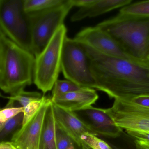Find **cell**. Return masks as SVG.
<instances>
[{"label": "cell", "instance_id": "cell-10", "mask_svg": "<svg viewBox=\"0 0 149 149\" xmlns=\"http://www.w3.org/2000/svg\"><path fill=\"white\" fill-rule=\"evenodd\" d=\"M72 112L96 136L115 138L123 132L104 109L91 106Z\"/></svg>", "mask_w": 149, "mask_h": 149}, {"label": "cell", "instance_id": "cell-19", "mask_svg": "<svg viewBox=\"0 0 149 149\" xmlns=\"http://www.w3.org/2000/svg\"><path fill=\"white\" fill-rule=\"evenodd\" d=\"M42 97L41 94L38 92H26L23 90L5 98L8 99L9 100L17 102L20 104V106L24 108L31 102L39 100Z\"/></svg>", "mask_w": 149, "mask_h": 149}, {"label": "cell", "instance_id": "cell-8", "mask_svg": "<svg viewBox=\"0 0 149 149\" xmlns=\"http://www.w3.org/2000/svg\"><path fill=\"white\" fill-rule=\"evenodd\" d=\"M104 109L116 125L123 130L149 133V108L127 101L115 99L112 107Z\"/></svg>", "mask_w": 149, "mask_h": 149}, {"label": "cell", "instance_id": "cell-4", "mask_svg": "<svg viewBox=\"0 0 149 149\" xmlns=\"http://www.w3.org/2000/svg\"><path fill=\"white\" fill-rule=\"evenodd\" d=\"M67 31L65 24L60 26L46 47L35 57L33 82L44 94L52 90L61 72L62 50Z\"/></svg>", "mask_w": 149, "mask_h": 149}, {"label": "cell", "instance_id": "cell-23", "mask_svg": "<svg viewBox=\"0 0 149 149\" xmlns=\"http://www.w3.org/2000/svg\"><path fill=\"white\" fill-rule=\"evenodd\" d=\"M56 149H79L72 139L56 123Z\"/></svg>", "mask_w": 149, "mask_h": 149}, {"label": "cell", "instance_id": "cell-6", "mask_svg": "<svg viewBox=\"0 0 149 149\" xmlns=\"http://www.w3.org/2000/svg\"><path fill=\"white\" fill-rule=\"evenodd\" d=\"M61 71L67 80L83 87L95 89V82L89 58L82 45L74 38H65L62 50Z\"/></svg>", "mask_w": 149, "mask_h": 149}, {"label": "cell", "instance_id": "cell-21", "mask_svg": "<svg viewBox=\"0 0 149 149\" xmlns=\"http://www.w3.org/2000/svg\"><path fill=\"white\" fill-rule=\"evenodd\" d=\"M127 134L123 132L120 136L115 138L99 136L100 138L107 143L113 149H137L134 143V139L133 143L129 142L130 136H129L128 142H127Z\"/></svg>", "mask_w": 149, "mask_h": 149}, {"label": "cell", "instance_id": "cell-2", "mask_svg": "<svg viewBox=\"0 0 149 149\" xmlns=\"http://www.w3.org/2000/svg\"><path fill=\"white\" fill-rule=\"evenodd\" d=\"M97 26L107 32L129 56L149 64L146 57L149 42V17L118 13Z\"/></svg>", "mask_w": 149, "mask_h": 149}, {"label": "cell", "instance_id": "cell-29", "mask_svg": "<svg viewBox=\"0 0 149 149\" xmlns=\"http://www.w3.org/2000/svg\"><path fill=\"white\" fill-rule=\"evenodd\" d=\"M134 143L137 149H149V142L143 140H135Z\"/></svg>", "mask_w": 149, "mask_h": 149}, {"label": "cell", "instance_id": "cell-33", "mask_svg": "<svg viewBox=\"0 0 149 149\" xmlns=\"http://www.w3.org/2000/svg\"><path fill=\"white\" fill-rule=\"evenodd\" d=\"M148 60H149V57L148 58Z\"/></svg>", "mask_w": 149, "mask_h": 149}, {"label": "cell", "instance_id": "cell-16", "mask_svg": "<svg viewBox=\"0 0 149 149\" xmlns=\"http://www.w3.org/2000/svg\"><path fill=\"white\" fill-rule=\"evenodd\" d=\"M67 0H23V8L27 14L41 13L65 3Z\"/></svg>", "mask_w": 149, "mask_h": 149}, {"label": "cell", "instance_id": "cell-14", "mask_svg": "<svg viewBox=\"0 0 149 149\" xmlns=\"http://www.w3.org/2000/svg\"><path fill=\"white\" fill-rule=\"evenodd\" d=\"M132 0H95L87 7L80 8L71 17L72 22L96 17L132 3Z\"/></svg>", "mask_w": 149, "mask_h": 149}, {"label": "cell", "instance_id": "cell-13", "mask_svg": "<svg viewBox=\"0 0 149 149\" xmlns=\"http://www.w3.org/2000/svg\"><path fill=\"white\" fill-rule=\"evenodd\" d=\"M98 98L99 96L95 89L85 87L79 91L51 98V100L56 106L72 112L91 106Z\"/></svg>", "mask_w": 149, "mask_h": 149}, {"label": "cell", "instance_id": "cell-32", "mask_svg": "<svg viewBox=\"0 0 149 149\" xmlns=\"http://www.w3.org/2000/svg\"><path fill=\"white\" fill-rule=\"evenodd\" d=\"M146 57H147V59H148V58L149 57V42L148 44V46H147V51H146Z\"/></svg>", "mask_w": 149, "mask_h": 149}, {"label": "cell", "instance_id": "cell-30", "mask_svg": "<svg viewBox=\"0 0 149 149\" xmlns=\"http://www.w3.org/2000/svg\"><path fill=\"white\" fill-rule=\"evenodd\" d=\"M0 149H18L15 144L10 141L0 143Z\"/></svg>", "mask_w": 149, "mask_h": 149}, {"label": "cell", "instance_id": "cell-7", "mask_svg": "<svg viewBox=\"0 0 149 149\" xmlns=\"http://www.w3.org/2000/svg\"><path fill=\"white\" fill-rule=\"evenodd\" d=\"M73 6L71 0L41 13L29 14L31 23V52L35 57L49 43Z\"/></svg>", "mask_w": 149, "mask_h": 149}, {"label": "cell", "instance_id": "cell-22", "mask_svg": "<svg viewBox=\"0 0 149 149\" xmlns=\"http://www.w3.org/2000/svg\"><path fill=\"white\" fill-rule=\"evenodd\" d=\"M15 103L14 101L9 100L6 106L0 109V129L7 121L20 113H23L24 108L15 106Z\"/></svg>", "mask_w": 149, "mask_h": 149}, {"label": "cell", "instance_id": "cell-34", "mask_svg": "<svg viewBox=\"0 0 149 149\" xmlns=\"http://www.w3.org/2000/svg\"><path fill=\"white\" fill-rule=\"evenodd\" d=\"M91 149V148H90V149Z\"/></svg>", "mask_w": 149, "mask_h": 149}, {"label": "cell", "instance_id": "cell-35", "mask_svg": "<svg viewBox=\"0 0 149 149\" xmlns=\"http://www.w3.org/2000/svg\"><path fill=\"white\" fill-rule=\"evenodd\" d=\"M0 109H1V108H0Z\"/></svg>", "mask_w": 149, "mask_h": 149}, {"label": "cell", "instance_id": "cell-18", "mask_svg": "<svg viewBox=\"0 0 149 149\" xmlns=\"http://www.w3.org/2000/svg\"><path fill=\"white\" fill-rule=\"evenodd\" d=\"M119 13L128 15L149 17V0L130 3L122 8Z\"/></svg>", "mask_w": 149, "mask_h": 149}, {"label": "cell", "instance_id": "cell-15", "mask_svg": "<svg viewBox=\"0 0 149 149\" xmlns=\"http://www.w3.org/2000/svg\"><path fill=\"white\" fill-rule=\"evenodd\" d=\"M39 149H56V122L52 100L46 110L43 123Z\"/></svg>", "mask_w": 149, "mask_h": 149}, {"label": "cell", "instance_id": "cell-9", "mask_svg": "<svg viewBox=\"0 0 149 149\" xmlns=\"http://www.w3.org/2000/svg\"><path fill=\"white\" fill-rule=\"evenodd\" d=\"M73 38L79 43L88 46L101 54L149 65V64L140 62L127 54L107 32L97 25L84 28L78 32Z\"/></svg>", "mask_w": 149, "mask_h": 149}, {"label": "cell", "instance_id": "cell-25", "mask_svg": "<svg viewBox=\"0 0 149 149\" xmlns=\"http://www.w3.org/2000/svg\"><path fill=\"white\" fill-rule=\"evenodd\" d=\"M81 139L84 143L92 149H113L104 140L92 134L85 133Z\"/></svg>", "mask_w": 149, "mask_h": 149}, {"label": "cell", "instance_id": "cell-20", "mask_svg": "<svg viewBox=\"0 0 149 149\" xmlns=\"http://www.w3.org/2000/svg\"><path fill=\"white\" fill-rule=\"evenodd\" d=\"M85 87H81L69 80H58L54 84L52 89L51 98H54L68 93L79 91Z\"/></svg>", "mask_w": 149, "mask_h": 149}, {"label": "cell", "instance_id": "cell-17", "mask_svg": "<svg viewBox=\"0 0 149 149\" xmlns=\"http://www.w3.org/2000/svg\"><path fill=\"white\" fill-rule=\"evenodd\" d=\"M23 113H20L7 121L0 129V143L7 142L9 137L12 136L21 127L23 120Z\"/></svg>", "mask_w": 149, "mask_h": 149}, {"label": "cell", "instance_id": "cell-26", "mask_svg": "<svg viewBox=\"0 0 149 149\" xmlns=\"http://www.w3.org/2000/svg\"><path fill=\"white\" fill-rule=\"evenodd\" d=\"M128 101L140 106L149 108V95H140L134 97Z\"/></svg>", "mask_w": 149, "mask_h": 149}, {"label": "cell", "instance_id": "cell-12", "mask_svg": "<svg viewBox=\"0 0 149 149\" xmlns=\"http://www.w3.org/2000/svg\"><path fill=\"white\" fill-rule=\"evenodd\" d=\"M52 106L57 125L72 139L78 148L90 149L82 141L81 137L85 133L94 135L93 132L71 111L63 109L55 105L53 102Z\"/></svg>", "mask_w": 149, "mask_h": 149}, {"label": "cell", "instance_id": "cell-1", "mask_svg": "<svg viewBox=\"0 0 149 149\" xmlns=\"http://www.w3.org/2000/svg\"><path fill=\"white\" fill-rule=\"evenodd\" d=\"M81 45L89 58L95 89L110 98L127 101L149 95V65L104 55Z\"/></svg>", "mask_w": 149, "mask_h": 149}, {"label": "cell", "instance_id": "cell-11", "mask_svg": "<svg viewBox=\"0 0 149 149\" xmlns=\"http://www.w3.org/2000/svg\"><path fill=\"white\" fill-rule=\"evenodd\" d=\"M51 101L47 98L35 116L12 136L10 142L18 149H39L40 136L46 110Z\"/></svg>", "mask_w": 149, "mask_h": 149}, {"label": "cell", "instance_id": "cell-24", "mask_svg": "<svg viewBox=\"0 0 149 149\" xmlns=\"http://www.w3.org/2000/svg\"><path fill=\"white\" fill-rule=\"evenodd\" d=\"M47 98L45 96H43L41 99L32 101L24 108L23 120L22 127L27 124L35 116L42 106Z\"/></svg>", "mask_w": 149, "mask_h": 149}, {"label": "cell", "instance_id": "cell-5", "mask_svg": "<svg viewBox=\"0 0 149 149\" xmlns=\"http://www.w3.org/2000/svg\"><path fill=\"white\" fill-rule=\"evenodd\" d=\"M0 29L8 38L31 52L30 17L24 10L23 0H0Z\"/></svg>", "mask_w": 149, "mask_h": 149}, {"label": "cell", "instance_id": "cell-31", "mask_svg": "<svg viewBox=\"0 0 149 149\" xmlns=\"http://www.w3.org/2000/svg\"><path fill=\"white\" fill-rule=\"evenodd\" d=\"M6 36L3 34V32L0 29V42L1 41L2 39Z\"/></svg>", "mask_w": 149, "mask_h": 149}, {"label": "cell", "instance_id": "cell-28", "mask_svg": "<svg viewBox=\"0 0 149 149\" xmlns=\"http://www.w3.org/2000/svg\"><path fill=\"white\" fill-rule=\"evenodd\" d=\"M95 0H71L73 7L80 8H84L90 5Z\"/></svg>", "mask_w": 149, "mask_h": 149}, {"label": "cell", "instance_id": "cell-3", "mask_svg": "<svg viewBox=\"0 0 149 149\" xmlns=\"http://www.w3.org/2000/svg\"><path fill=\"white\" fill-rule=\"evenodd\" d=\"M35 57L5 36L0 42V89L10 95L33 82Z\"/></svg>", "mask_w": 149, "mask_h": 149}, {"label": "cell", "instance_id": "cell-27", "mask_svg": "<svg viewBox=\"0 0 149 149\" xmlns=\"http://www.w3.org/2000/svg\"><path fill=\"white\" fill-rule=\"evenodd\" d=\"M130 137L135 140H143L149 142V133L142 131H128L126 132Z\"/></svg>", "mask_w": 149, "mask_h": 149}]
</instances>
